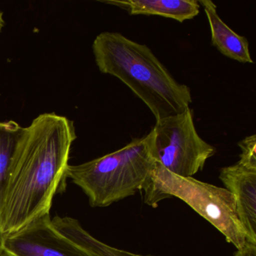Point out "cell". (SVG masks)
Returning <instances> with one entry per match:
<instances>
[{
	"label": "cell",
	"mask_w": 256,
	"mask_h": 256,
	"mask_svg": "<svg viewBox=\"0 0 256 256\" xmlns=\"http://www.w3.org/2000/svg\"><path fill=\"white\" fill-rule=\"evenodd\" d=\"M4 25H5V22H4V14L2 12H0V34L2 32Z\"/></svg>",
	"instance_id": "cell-14"
},
{
	"label": "cell",
	"mask_w": 256,
	"mask_h": 256,
	"mask_svg": "<svg viewBox=\"0 0 256 256\" xmlns=\"http://www.w3.org/2000/svg\"><path fill=\"white\" fill-rule=\"evenodd\" d=\"M150 134L134 138L114 152L77 166H68L66 178L80 187L92 208H106L143 191L155 167Z\"/></svg>",
	"instance_id": "cell-3"
},
{
	"label": "cell",
	"mask_w": 256,
	"mask_h": 256,
	"mask_svg": "<svg viewBox=\"0 0 256 256\" xmlns=\"http://www.w3.org/2000/svg\"><path fill=\"white\" fill-rule=\"evenodd\" d=\"M220 179L234 198L247 241L256 244V164L239 160L222 168Z\"/></svg>",
	"instance_id": "cell-7"
},
{
	"label": "cell",
	"mask_w": 256,
	"mask_h": 256,
	"mask_svg": "<svg viewBox=\"0 0 256 256\" xmlns=\"http://www.w3.org/2000/svg\"><path fill=\"white\" fill-rule=\"evenodd\" d=\"M235 256H256V244L246 241L242 248L238 250Z\"/></svg>",
	"instance_id": "cell-13"
},
{
	"label": "cell",
	"mask_w": 256,
	"mask_h": 256,
	"mask_svg": "<svg viewBox=\"0 0 256 256\" xmlns=\"http://www.w3.org/2000/svg\"><path fill=\"white\" fill-rule=\"evenodd\" d=\"M241 150L240 160L256 164V136H247L238 143Z\"/></svg>",
	"instance_id": "cell-12"
},
{
	"label": "cell",
	"mask_w": 256,
	"mask_h": 256,
	"mask_svg": "<svg viewBox=\"0 0 256 256\" xmlns=\"http://www.w3.org/2000/svg\"><path fill=\"white\" fill-rule=\"evenodd\" d=\"M52 221L54 227L61 233L96 256H155L134 254L104 244L90 234L76 218L56 216L52 218Z\"/></svg>",
	"instance_id": "cell-10"
},
{
	"label": "cell",
	"mask_w": 256,
	"mask_h": 256,
	"mask_svg": "<svg viewBox=\"0 0 256 256\" xmlns=\"http://www.w3.org/2000/svg\"><path fill=\"white\" fill-rule=\"evenodd\" d=\"M144 202L156 208L164 199L176 197L209 222L238 250L246 242L233 194L224 188L191 178L178 176L156 163L144 188Z\"/></svg>",
	"instance_id": "cell-4"
},
{
	"label": "cell",
	"mask_w": 256,
	"mask_h": 256,
	"mask_svg": "<svg viewBox=\"0 0 256 256\" xmlns=\"http://www.w3.org/2000/svg\"><path fill=\"white\" fill-rule=\"evenodd\" d=\"M100 72L126 85L160 120L190 108L191 91L178 83L149 47L119 32H103L92 43Z\"/></svg>",
	"instance_id": "cell-2"
},
{
	"label": "cell",
	"mask_w": 256,
	"mask_h": 256,
	"mask_svg": "<svg viewBox=\"0 0 256 256\" xmlns=\"http://www.w3.org/2000/svg\"><path fill=\"white\" fill-rule=\"evenodd\" d=\"M4 256H96L58 230L50 216L4 240Z\"/></svg>",
	"instance_id": "cell-6"
},
{
	"label": "cell",
	"mask_w": 256,
	"mask_h": 256,
	"mask_svg": "<svg viewBox=\"0 0 256 256\" xmlns=\"http://www.w3.org/2000/svg\"><path fill=\"white\" fill-rule=\"evenodd\" d=\"M22 128L16 121H0V206L7 169ZM4 240L0 228V256H4Z\"/></svg>",
	"instance_id": "cell-11"
},
{
	"label": "cell",
	"mask_w": 256,
	"mask_h": 256,
	"mask_svg": "<svg viewBox=\"0 0 256 256\" xmlns=\"http://www.w3.org/2000/svg\"><path fill=\"white\" fill-rule=\"evenodd\" d=\"M149 134L154 161L178 176L191 178L216 154V148L198 134L190 108L157 120Z\"/></svg>",
	"instance_id": "cell-5"
},
{
	"label": "cell",
	"mask_w": 256,
	"mask_h": 256,
	"mask_svg": "<svg viewBox=\"0 0 256 256\" xmlns=\"http://www.w3.org/2000/svg\"><path fill=\"white\" fill-rule=\"evenodd\" d=\"M74 122L55 113L40 114L23 128L10 158L0 206L4 238L50 216L53 199L66 188Z\"/></svg>",
	"instance_id": "cell-1"
},
{
	"label": "cell",
	"mask_w": 256,
	"mask_h": 256,
	"mask_svg": "<svg viewBox=\"0 0 256 256\" xmlns=\"http://www.w3.org/2000/svg\"><path fill=\"white\" fill-rule=\"evenodd\" d=\"M209 22L211 41L214 47L227 58L242 64H253L248 40L234 32L217 13L216 6L210 0H200Z\"/></svg>",
	"instance_id": "cell-8"
},
{
	"label": "cell",
	"mask_w": 256,
	"mask_h": 256,
	"mask_svg": "<svg viewBox=\"0 0 256 256\" xmlns=\"http://www.w3.org/2000/svg\"><path fill=\"white\" fill-rule=\"evenodd\" d=\"M102 2L124 8L131 16H162L180 23L196 17L200 6L197 0H110Z\"/></svg>",
	"instance_id": "cell-9"
}]
</instances>
